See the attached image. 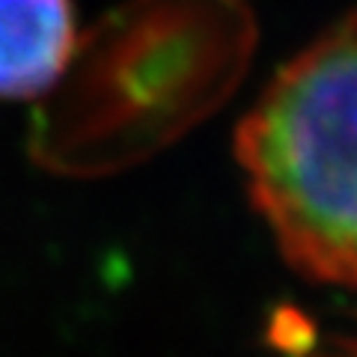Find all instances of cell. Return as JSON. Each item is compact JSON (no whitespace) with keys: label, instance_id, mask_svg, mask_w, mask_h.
<instances>
[{"label":"cell","instance_id":"cell-1","mask_svg":"<svg viewBox=\"0 0 357 357\" xmlns=\"http://www.w3.org/2000/svg\"><path fill=\"white\" fill-rule=\"evenodd\" d=\"M236 155L286 262L357 289V13L277 72L241 119Z\"/></svg>","mask_w":357,"mask_h":357},{"label":"cell","instance_id":"cell-2","mask_svg":"<svg viewBox=\"0 0 357 357\" xmlns=\"http://www.w3.org/2000/svg\"><path fill=\"white\" fill-rule=\"evenodd\" d=\"M75 51L72 0H0V98H36Z\"/></svg>","mask_w":357,"mask_h":357}]
</instances>
